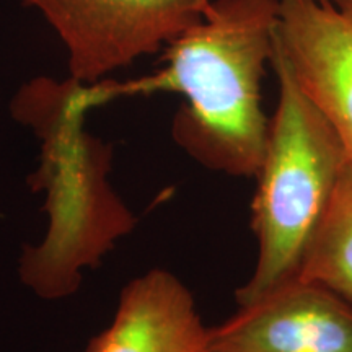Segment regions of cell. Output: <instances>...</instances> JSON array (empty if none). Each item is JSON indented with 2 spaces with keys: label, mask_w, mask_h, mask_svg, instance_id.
Returning a JSON list of instances; mask_svg holds the SVG:
<instances>
[{
  "label": "cell",
  "mask_w": 352,
  "mask_h": 352,
  "mask_svg": "<svg viewBox=\"0 0 352 352\" xmlns=\"http://www.w3.org/2000/svg\"><path fill=\"white\" fill-rule=\"evenodd\" d=\"M279 10L280 0H210L199 23L166 46L164 67L122 83V95H183L176 144L210 170L254 178L270 135L261 83Z\"/></svg>",
  "instance_id": "1"
},
{
  "label": "cell",
  "mask_w": 352,
  "mask_h": 352,
  "mask_svg": "<svg viewBox=\"0 0 352 352\" xmlns=\"http://www.w3.org/2000/svg\"><path fill=\"white\" fill-rule=\"evenodd\" d=\"M271 65L279 82V101L254 176L252 227L258 256L252 277L235 292L239 307L252 305L297 279L349 160L336 131L303 94L276 47Z\"/></svg>",
  "instance_id": "2"
},
{
  "label": "cell",
  "mask_w": 352,
  "mask_h": 352,
  "mask_svg": "<svg viewBox=\"0 0 352 352\" xmlns=\"http://www.w3.org/2000/svg\"><path fill=\"white\" fill-rule=\"evenodd\" d=\"M67 51L70 78L96 83L168 46L199 23L210 0H23Z\"/></svg>",
  "instance_id": "3"
},
{
  "label": "cell",
  "mask_w": 352,
  "mask_h": 352,
  "mask_svg": "<svg viewBox=\"0 0 352 352\" xmlns=\"http://www.w3.org/2000/svg\"><path fill=\"white\" fill-rule=\"evenodd\" d=\"M208 351L352 352V302L297 277L208 328Z\"/></svg>",
  "instance_id": "4"
},
{
  "label": "cell",
  "mask_w": 352,
  "mask_h": 352,
  "mask_svg": "<svg viewBox=\"0 0 352 352\" xmlns=\"http://www.w3.org/2000/svg\"><path fill=\"white\" fill-rule=\"evenodd\" d=\"M274 47L352 162V12L318 0H280Z\"/></svg>",
  "instance_id": "5"
},
{
  "label": "cell",
  "mask_w": 352,
  "mask_h": 352,
  "mask_svg": "<svg viewBox=\"0 0 352 352\" xmlns=\"http://www.w3.org/2000/svg\"><path fill=\"white\" fill-rule=\"evenodd\" d=\"M208 328L195 297L164 270L135 277L122 290L111 324L87 352H206Z\"/></svg>",
  "instance_id": "6"
},
{
  "label": "cell",
  "mask_w": 352,
  "mask_h": 352,
  "mask_svg": "<svg viewBox=\"0 0 352 352\" xmlns=\"http://www.w3.org/2000/svg\"><path fill=\"white\" fill-rule=\"evenodd\" d=\"M298 279L318 283L352 302V162L303 258Z\"/></svg>",
  "instance_id": "7"
},
{
  "label": "cell",
  "mask_w": 352,
  "mask_h": 352,
  "mask_svg": "<svg viewBox=\"0 0 352 352\" xmlns=\"http://www.w3.org/2000/svg\"><path fill=\"white\" fill-rule=\"evenodd\" d=\"M318 2H328L333 7L340 8V10L352 12V0H318Z\"/></svg>",
  "instance_id": "8"
},
{
  "label": "cell",
  "mask_w": 352,
  "mask_h": 352,
  "mask_svg": "<svg viewBox=\"0 0 352 352\" xmlns=\"http://www.w3.org/2000/svg\"><path fill=\"white\" fill-rule=\"evenodd\" d=\"M206 352H212V351H206Z\"/></svg>",
  "instance_id": "9"
}]
</instances>
